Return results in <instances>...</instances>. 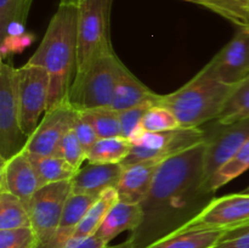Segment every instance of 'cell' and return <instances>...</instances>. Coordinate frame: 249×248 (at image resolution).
Here are the masks:
<instances>
[{
    "instance_id": "obj_1",
    "label": "cell",
    "mask_w": 249,
    "mask_h": 248,
    "mask_svg": "<svg viewBox=\"0 0 249 248\" xmlns=\"http://www.w3.org/2000/svg\"><path fill=\"white\" fill-rule=\"evenodd\" d=\"M204 142L163 160L141 203L142 221L130 232L134 248H146L181 231L214 198L204 173Z\"/></svg>"
},
{
    "instance_id": "obj_2",
    "label": "cell",
    "mask_w": 249,
    "mask_h": 248,
    "mask_svg": "<svg viewBox=\"0 0 249 248\" xmlns=\"http://www.w3.org/2000/svg\"><path fill=\"white\" fill-rule=\"evenodd\" d=\"M78 7L58 5L36 53L27 61L50 75L48 109L68 101L77 72Z\"/></svg>"
},
{
    "instance_id": "obj_3",
    "label": "cell",
    "mask_w": 249,
    "mask_h": 248,
    "mask_svg": "<svg viewBox=\"0 0 249 248\" xmlns=\"http://www.w3.org/2000/svg\"><path fill=\"white\" fill-rule=\"evenodd\" d=\"M233 88L219 80L204 66L180 89L160 95L158 105L169 108L181 126L202 128L219 118Z\"/></svg>"
},
{
    "instance_id": "obj_4",
    "label": "cell",
    "mask_w": 249,
    "mask_h": 248,
    "mask_svg": "<svg viewBox=\"0 0 249 248\" xmlns=\"http://www.w3.org/2000/svg\"><path fill=\"white\" fill-rule=\"evenodd\" d=\"M123 68L113 49L104 53L74 78L68 101L78 112L109 107Z\"/></svg>"
},
{
    "instance_id": "obj_5",
    "label": "cell",
    "mask_w": 249,
    "mask_h": 248,
    "mask_svg": "<svg viewBox=\"0 0 249 248\" xmlns=\"http://www.w3.org/2000/svg\"><path fill=\"white\" fill-rule=\"evenodd\" d=\"M112 1L85 0L78 7L75 77L84 73L100 55L113 49L109 38Z\"/></svg>"
},
{
    "instance_id": "obj_6",
    "label": "cell",
    "mask_w": 249,
    "mask_h": 248,
    "mask_svg": "<svg viewBox=\"0 0 249 248\" xmlns=\"http://www.w3.org/2000/svg\"><path fill=\"white\" fill-rule=\"evenodd\" d=\"M28 138L22 130L18 95V68L5 60L0 63V162L24 148Z\"/></svg>"
},
{
    "instance_id": "obj_7",
    "label": "cell",
    "mask_w": 249,
    "mask_h": 248,
    "mask_svg": "<svg viewBox=\"0 0 249 248\" xmlns=\"http://www.w3.org/2000/svg\"><path fill=\"white\" fill-rule=\"evenodd\" d=\"M203 128H185L167 131H142L131 142V150L123 165L140 162H160L179 155L194 146L204 142Z\"/></svg>"
},
{
    "instance_id": "obj_8",
    "label": "cell",
    "mask_w": 249,
    "mask_h": 248,
    "mask_svg": "<svg viewBox=\"0 0 249 248\" xmlns=\"http://www.w3.org/2000/svg\"><path fill=\"white\" fill-rule=\"evenodd\" d=\"M72 194V182H53L44 185L28 202L29 216L36 235V248H46L57 232L66 202Z\"/></svg>"
},
{
    "instance_id": "obj_9",
    "label": "cell",
    "mask_w": 249,
    "mask_h": 248,
    "mask_svg": "<svg viewBox=\"0 0 249 248\" xmlns=\"http://www.w3.org/2000/svg\"><path fill=\"white\" fill-rule=\"evenodd\" d=\"M18 95L22 130L29 138L48 111L50 95V75L48 71L27 62L19 67Z\"/></svg>"
},
{
    "instance_id": "obj_10",
    "label": "cell",
    "mask_w": 249,
    "mask_h": 248,
    "mask_svg": "<svg viewBox=\"0 0 249 248\" xmlns=\"http://www.w3.org/2000/svg\"><path fill=\"white\" fill-rule=\"evenodd\" d=\"M204 129V173L207 180L249 139V119L231 124L213 121Z\"/></svg>"
},
{
    "instance_id": "obj_11",
    "label": "cell",
    "mask_w": 249,
    "mask_h": 248,
    "mask_svg": "<svg viewBox=\"0 0 249 248\" xmlns=\"http://www.w3.org/2000/svg\"><path fill=\"white\" fill-rule=\"evenodd\" d=\"M79 112L70 101L48 109L36 130L27 140L23 150L29 155H57L63 136L73 128Z\"/></svg>"
},
{
    "instance_id": "obj_12",
    "label": "cell",
    "mask_w": 249,
    "mask_h": 248,
    "mask_svg": "<svg viewBox=\"0 0 249 248\" xmlns=\"http://www.w3.org/2000/svg\"><path fill=\"white\" fill-rule=\"evenodd\" d=\"M249 223V195L245 192L214 198L181 231L195 229L229 231Z\"/></svg>"
},
{
    "instance_id": "obj_13",
    "label": "cell",
    "mask_w": 249,
    "mask_h": 248,
    "mask_svg": "<svg viewBox=\"0 0 249 248\" xmlns=\"http://www.w3.org/2000/svg\"><path fill=\"white\" fill-rule=\"evenodd\" d=\"M208 70L229 85H236L249 75V33L241 31L207 63Z\"/></svg>"
},
{
    "instance_id": "obj_14",
    "label": "cell",
    "mask_w": 249,
    "mask_h": 248,
    "mask_svg": "<svg viewBox=\"0 0 249 248\" xmlns=\"http://www.w3.org/2000/svg\"><path fill=\"white\" fill-rule=\"evenodd\" d=\"M0 163V191L10 192L28 204L32 196L41 187L29 153L22 150Z\"/></svg>"
},
{
    "instance_id": "obj_15",
    "label": "cell",
    "mask_w": 249,
    "mask_h": 248,
    "mask_svg": "<svg viewBox=\"0 0 249 248\" xmlns=\"http://www.w3.org/2000/svg\"><path fill=\"white\" fill-rule=\"evenodd\" d=\"M122 163H89L79 168L73 179V194L99 197L108 189H116L123 173Z\"/></svg>"
},
{
    "instance_id": "obj_16",
    "label": "cell",
    "mask_w": 249,
    "mask_h": 248,
    "mask_svg": "<svg viewBox=\"0 0 249 248\" xmlns=\"http://www.w3.org/2000/svg\"><path fill=\"white\" fill-rule=\"evenodd\" d=\"M160 164V162H140L124 165L122 177L116 187L119 201L142 203L152 187Z\"/></svg>"
},
{
    "instance_id": "obj_17",
    "label": "cell",
    "mask_w": 249,
    "mask_h": 248,
    "mask_svg": "<svg viewBox=\"0 0 249 248\" xmlns=\"http://www.w3.org/2000/svg\"><path fill=\"white\" fill-rule=\"evenodd\" d=\"M141 221L142 208L140 203H128L118 199L108 212L96 235L109 245V242L121 233L125 231L133 232L140 226Z\"/></svg>"
},
{
    "instance_id": "obj_18",
    "label": "cell",
    "mask_w": 249,
    "mask_h": 248,
    "mask_svg": "<svg viewBox=\"0 0 249 248\" xmlns=\"http://www.w3.org/2000/svg\"><path fill=\"white\" fill-rule=\"evenodd\" d=\"M160 99V94H156L146 87L126 68V66H124L109 107L116 112H122L148 101H155L158 105Z\"/></svg>"
},
{
    "instance_id": "obj_19",
    "label": "cell",
    "mask_w": 249,
    "mask_h": 248,
    "mask_svg": "<svg viewBox=\"0 0 249 248\" xmlns=\"http://www.w3.org/2000/svg\"><path fill=\"white\" fill-rule=\"evenodd\" d=\"M99 197L89 196V195L82 194H71L66 202L65 209H63L62 216H61L60 225H58L57 232L55 237L51 241L50 245L46 248H58L61 245L70 240L74 233L75 229L83 220L85 214L90 209V207L94 204V202Z\"/></svg>"
},
{
    "instance_id": "obj_20",
    "label": "cell",
    "mask_w": 249,
    "mask_h": 248,
    "mask_svg": "<svg viewBox=\"0 0 249 248\" xmlns=\"http://www.w3.org/2000/svg\"><path fill=\"white\" fill-rule=\"evenodd\" d=\"M33 0H0L1 45L23 38V28Z\"/></svg>"
},
{
    "instance_id": "obj_21",
    "label": "cell",
    "mask_w": 249,
    "mask_h": 248,
    "mask_svg": "<svg viewBox=\"0 0 249 248\" xmlns=\"http://www.w3.org/2000/svg\"><path fill=\"white\" fill-rule=\"evenodd\" d=\"M225 231L195 229L184 230L170 235L146 248H213Z\"/></svg>"
},
{
    "instance_id": "obj_22",
    "label": "cell",
    "mask_w": 249,
    "mask_h": 248,
    "mask_svg": "<svg viewBox=\"0 0 249 248\" xmlns=\"http://www.w3.org/2000/svg\"><path fill=\"white\" fill-rule=\"evenodd\" d=\"M32 163L36 168L39 182L41 186L53 182L72 180L78 169L70 164L67 160L57 155L39 156L29 155Z\"/></svg>"
},
{
    "instance_id": "obj_23",
    "label": "cell",
    "mask_w": 249,
    "mask_h": 248,
    "mask_svg": "<svg viewBox=\"0 0 249 248\" xmlns=\"http://www.w3.org/2000/svg\"><path fill=\"white\" fill-rule=\"evenodd\" d=\"M118 199V192L116 189H108L104 194L100 195L99 198L90 207L88 213L75 229L72 237H88V236L95 235L101 224L104 223L108 212Z\"/></svg>"
},
{
    "instance_id": "obj_24",
    "label": "cell",
    "mask_w": 249,
    "mask_h": 248,
    "mask_svg": "<svg viewBox=\"0 0 249 248\" xmlns=\"http://www.w3.org/2000/svg\"><path fill=\"white\" fill-rule=\"evenodd\" d=\"M131 150V142L124 136L99 139L88 152L89 163H123Z\"/></svg>"
},
{
    "instance_id": "obj_25",
    "label": "cell",
    "mask_w": 249,
    "mask_h": 248,
    "mask_svg": "<svg viewBox=\"0 0 249 248\" xmlns=\"http://www.w3.org/2000/svg\"><path fill=\"white\" fill-rule=\"evenodd\" d=\"M32 226L28 204L19 197L0 191V230Z\"/></svg>"
},
{
    "instance_id": "obj_26",
    "label": "cell",
    "mask_w": 249,
    "mask_h": 248,
    "mask_svg": "<svg viewBox=\"0 0 249 248\" xmlns=\"http://www.w3.org/2000/svg\"><path fill=\"white\" fill-rule=\"evenodd\" d=\"M249 169V139L241 146L240 150L221 165L208 180V186L212 191L216 192L220 187L225 186L233 179L242 175Z\"/></svg>"
},
{
    "instance_id": "obj_27",
    "label": "cell",
    "mask_w": 249,
    "mask_h": 248,
    "mask_svg": "<svg viewBox=\"0 0 249 248\" xmlns=\"http://www.w3.org/2000/svg\"><path fill=\"white\" fill-rule=\"evenodd\" d=\"M249 119V75L235 85L216 122L231 124Z\"/></svg>"
},
{
    "instance_id": "obj_28",
    "label": "cell",
    "mask_w": 249,
    "mask_h": 248,
    "mask_svg": "<svg viewBox=\"0 0 249 248\" xmlns=\"http://www.w3.org/2000/svg\"><path fill=\"white\" fill-rule=\"evenodd\" d=\"M79 113L94 128L99 139L122 136L119 114L111 107H100V108L82 111Z\"/></svg>"
},
{
    "instance_id": "obj_29",
    "label": "cell",
    "mask_w": 249,
    "mask_h": 248,
    "mask_svg": "<svg viewBox=\"0 0 249 248\" xmlns=\"http://www.w3.org/2000/svg\"><path fill=\"white\" fill-rule=\"evenodd\" d=\"M179 126L181 125L175 114L162 105H155L148 108L141 122V129L143 131H151V133L173 130Z\"/></svg>"
},
{
    "instance_id": "obj_30",
    "label": "cell",
    "mask_w": 249,
    "mask_h": 248,
    "mask_svg": "<svg viewBox=\"0 0 249 248\" xmlns=\"http://www.w3.org/2000/svg\"><path fill=\"white\" fill-rule=\"evenodd\" d=\"M207 9L225 17L241 28L246 26L249 0H207Z\"/></svg>"
},
{
    "instance_id": "obj_31",
    "label": "cell",
    "mask_w": 249,
    "mask_h": 248,
    "mask_svg": "<svg viewBox=\"0 0 249 248\" xmlns=\"http://www.w3.org/2000/svg\"><path fill=\"white\" fill-rule=\"evenodd\" d=\"M155 105H157V102L148 101L145 102V104L138 105L135 107H131V108L118 112L122 124V136L131 141L141 131H143L141 129V122H142L143 116L148 111V108H151Z\"/></svg>"
},
{
    "instance_id": "obj_32",
    "label": "cell",
    "mask_w": 249,
    "mask_h": 248,
    "mask_svg": "<svg viewBox=\"0 0 249 248\" xmlns=\"http://www.w3.org/2000/svg\"><path fill=\"white\" fill-rule=\"evenodd\" d=\"M57 156L67 160L75 169L82 168L83 163L88 160L87 151H85V148L80 143L79 139L75 135L73 128L61 140L57 148Z\"/></svg>"
},
{
    "instance_id": "obj_33",
    "label": "cell",
    "mask_w": 249,
    "mask_h": 248,
    "mask_svg": "<svg viewBox=\"0 0 249 248\" xmlns=\"http://www.w3.org/2000/svg\"><path fill=\"white\" fill-rule=\"evenodd\" d=\"M38 240L33 228L0 230V248H36Z\"/></svg>"
},
{
    "instance_id": "obj_34",
    "label": "cell",
    "mask_w": 249,
    "mask_h": 248,
    "mask_svg": "<svg viewBox=\"0 0 249 248\" xmlns=\"http://www.w3.org/2000/svg\"><path fill=\"white\" fill-rule=\"evenodd\" d=\"M73 130H74L75 135L79 139L80 143L83 145V147L85 148L87 153L89 152L90 148L94 146V143L99 140V136L95 133L94 128L80 116V113L78 114L77 119H75V123L73 125Z\"/></svg>"
},
{
    "instance_id": "obj_35",
    "label": "cell",
    "mask_w": 249,
    "mask_h": 248,
    "mask_svg": "<svg viewBox=\"0 0 249 248\" xmlns=\"http://www.w3.org/2000/svg\"><path fill=\"white\" fill-rule=\"evenodd\" d=\"M107 243L95 235L88 237H71L58 248H105Z\"/></svg>"
},
{
    "instance_id": "obj_36",
    "label": "cell",
    "mask_w": 249,
    "mask_h": 248,
    "mask_svg": "<svg viewBox=\"0 0 249 248\" xmlns=\"http://www.w3.org/2000/svg\"><path fill=\"white\" fill-rule=\"evenodd\" d=\"M105 248H134V246L133 243H131V241L128 238V240L123 241V242L118 243V245H113V246L107 245Z\"/></svg>"
},
{
    "instance_id": "obj_37",
    "label": "cell",
    "mask_w": 249,
    "mask_h": 248,
    "mask_svg": "<svg viewBox=\"0 0 249 248\" xmlns=\"http://www.w3.org/2000/svg\"><path fill=\"white\" fill-rule=\"evenodd\" d=\"M85 0H60V5H70V6L79 7Z\"/></svg>"
},
{
    "instance_id": "obj_38",
    "label": "cell",
    "mask_w": 249,
    "mask_h": 248,
    "mask_svg": "<svg viewBox=\"0 0 249 248\" xmlns=\"http://www.w3.org/2000/svg\"><path fill=\"white\" fill-rule=\"evenodd\" d=\"M184 1L194 2V4H197V5H201V6L206 7V9H207V0H184Z\"/></svg>"
},
{
    "instance_id": "obj_39",
    "label": "cell",
    "mask_w": 249,
    "mask_h": 248,
    "mask_svg": "<svg viewBox=\"0 0 249 248\" xmlns=\"http://www.w3.org/2000/svg\"><path fill=\"white\" fill-rule=\"evenodd\" d=\"M242 29H245V31H247L249 33V11H248V16H247V21H246V26L243 27Z\"/></svg>"
},
{
    "instance_id": "obj_40",
    "label": "cell",
    "mask_w": 249,
    "mask_h": 248,
    "mask_svg": "<svg viewBox=\"0 0 249 248\" xmlns=\"http://www.w3.org/2000/svg\"><path fill=\"white\" fill-rule=\"evenodd\" d=\"M242 192H245V194H248V195H249V186L247 187V189H245V190H243Z\"/></svg>"
}]
</instances>
